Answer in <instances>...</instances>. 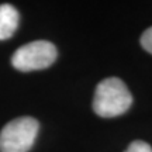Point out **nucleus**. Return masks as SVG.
<instances>
[{
    "instance_id": "obj_2",
    "label": "nucleus",
    "mask_w": 152,
    "mask_h": 152,
    "mask_svg": "<svg viewBox=\"0 0 152 152\" xmlns=\"http://www.w3.org/2000/svg\"><path fill=\"white\" fill-rule=\"evenodd\" d=\"M39 124L33 117L11 120L0 132V152H28L37 138Z\"/></svg>"
},
{
    "instance_id": "obj_5",
    "label": "nucleus",
    "mask_w": 152,
    "mask_h": 152,
    "mask_svg": "<svg viewBox=\"0 0 152 152\" xmlns=\"http://www.w3.org/2000/svg\"><path fill=\"white\" fill-rule=\"evenodd\" d=\"M125 152H152V147L145 141L137 140V141L131 142L128 148L125 149Z\"/></svg>"
},
{
    "instance_id": "obj_6",
    "label": "nucleus",
    "mask_w": 152,
    "mask_h": 152,
    "mask_svg": "<svg viewBox=\"0 0 152 152\" xmlns=\"http://www.w3.org/2000/svg\"><path fill=\"white\" fill-rule=\"evenodd\" d=\"M141 45L144 47L145 51L152 54V27L147 28L144 34L141 35Z\"/></svg>"
},
{
    "instance_id": "obj_1",
    "label": "nucleus",
    "mask_w": 152,
    "mask_h": 152,
    "mask_svg": "<svg viewBox=\"0 0 152 152\" xmlns=\"http://www.w3.org/2000/svg\"><path fill=\"white\" fill-rule=\"evenodd\" d=\"M131 104L132 96L125 83L118 77H107L96 87L93 110L103 118H111L124 114Z\"/></svg>"
},
{
    "instance_id": "obj_4",
    "label": "nucleus",
    "mask_w": 152,
    "mask_h": 152,
    "mask_svg": "<svg viewBox=\"0 0 152 152\" xmlns=\"http://www.w3.org/2000/svg\"><path fill=\"white\" fill-rule=\"evenodd\" d=\"M18 11L11 4H0V39L13 37L18 27Z\"/></svg>"
},
{
    "instance_id": "obj_3",
    "label": "nucleus",
    "mask_w": 152,
    "mask_h": 152,
    "mask_svg": "<svg viewBox=\"0 0 152 152\" xmlns=\"http://www.w3.org/2000/svg\"><path fill=\"white\" fill-rule=\"evenodd\" d=\"M58 56V51L52 42L38 39L23 45L13 54L11 64L20 72L39 71L51 66Z\"/></svg>"
}]
</instances>
